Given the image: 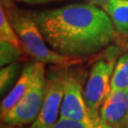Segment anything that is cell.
Returning <instances> with one entry per match:
<instances>
[{"instance_id":"1","label":"cell","mask_w":128,"mask_h":128,"mask_svg":"<svg viewBox=\"0 0 128 128\" xmlns=\"http://www.w3.org/2000/svg\"><path fill=\"white\" fill-rule=\"evenodd\" d=\"M32 14L48 45L66 56L81 58L95 54L117 34L104 10L89 3L69 4Z\"/></svg>"},{"instance_id":"2","label":"cell","mask_w":128,"mask_h":128,"mask_svg":"<svg viewBox=\"0 0 128 128\" xmlns=\"http://www.w3.org/2000/svg\"><path fill=\"white\" fill-rule=\"evenodd\" d=\"M4 9L10 22L20 37L24 51L35 61L63 68L72 66L81 62V58L60 54L48 48L32 14L15 7L12 8V5H5Z\"/></svg>"},{"instance_id":"3","label":"cell","mask_w":128,"mask_h":128,"mask_svg":"<svg viewBox=\"0 0 128 128\" xmlns=\"http://www.w3.org/2000/svg\"><path fill=\"white\" fill-rule=\"evenodd\" d=\"M46 90L45 64L37 62L35 78L22 99L1 117L2 122L12 126L32 124L41 110Z\"/></svg>"},{"instance_id":"4","label":"cell","mask_w":128,"mask_h":128,"mask_svg":"<svg viewBox=\"0 0 128 128\" xmlns=\"http://www.w3.org/2000/svg\"><path fill=\"white\" fill-rule=\"evenodd\" d=\"M115 68V54L100 60L92 66L84 89V99L89 113L95 122H101L100 109L111 91V77Z\"/></svg>"},{"instance_id":"5","label":"cell","mask_w":128,"mask_h":128,"mask_svg":"<svg viewBox=\"0 0 128 128\" xmlns=\"http://www.w3.org/2000/svg\"><path fill=\"white\" fill-rule=\"evenodd\" d=\"M66 71L52 70L46 76V90L41 110L30 128H50L58 120L63 102Z\"/></svg>"},{"instance_id":"6","label":"cell","mask_w":128,"mask_h":128,"mask_svg":"<svg viewBox=\"0 0 128 128\" xmlns=\"http://www.w3.org/2000/svg\"><path fill=\"white\" fill-rule=\"evenodd\" d=\"M59 119H70L86 122H99L92 119L84 99L80 77L73 73H66L63 102Z\"/></svg>"},{"instance_id":"7","label":"cell","mask_w":128,"mask_h":128,"mask_svg":"<svg viewBox=\"0 0 128 128\" xmlns=\"http://www.w3.org/2000/svg\"><path fill=\"white\" fill-rule=\"evenodd\" d=\"M128 114V89L110 91L100 109V120L110 128H122Z\"/></svg>"},{"instance_id":"8","label":"cell","mask_w":128,"mask_h":128,"mask_svg":"<svg viewBox=\"0 0 128 128\" xmlns=\"http://www.w3.org/2000/svg\"><path fill=\"white\" fill-rule=\"evenodd\" d=\"M36 66L37 61H35L34 63H30L24 66L23 70L21 71V74L14 84L12 88L10 90L9 93L1 102V105H0L1 117L12 109L26 94V92L32 86V82L35 78Z\"/></svg>"},{"instance_id":"9","label":"cell","mask_w":128,"mask_h":128,"mask_svg":"<svg viewBox=\"0 0 128 128\" xmlns=\"http://www.w3.org/2000/svg\"><path fill=\"white\" fill-rule=\"evenodd\" d=\"M102 9L108 14L116 32L128 36V0H107Z\"/></svg>"},{"instance_id":"10","label":"cell","mask_w":128,"mask_h":128,"mask_svg":"<svg viewBox=\"0 0 128 128\" xmlns=\"http://www.w3.org/2000/svg\"><path fill=\"white\" fill-rule=\"evenodd\" d=\"M110 86L111 91L128 89V53L122 54L116 62Z\"/></svg>"},{"instance_id":"11","label":"cell","mask_w":128,"mask_h":128,"mask_svg":"<svg viewBox=\"0 0 128 128\" xmlns=\"http://www.w3.org/2000/svg\"><path fill=\"white\" fill-rule=\"evenodd\" d=\"M0 41L10 43L20 50L23 48L20 37L10 22L3 5H1L0 9Z\"/></svg>"},{"instance_id":"12","label":"cell","mask_w":128,"mask_h":128,"mask_svg":"<svg viewBox=\"0 0 128 128\" xmlns=\"http://www.w3.org/2000/svg\"><path fill=\"white\" fill-rule=\"evenodd\" d=\"M20 71V66L18 63L14 62L4 66H1L0 69V93L1 96L7 93V91L14 84V81L18 76Z\"/></svg>"},{"instance_id":"13","label":"cell","mask_w":128,"mask_h":128,"mask_svg":"<svg viewBox=\"0 0 128 128\" xmlns=\"http://www.w3.org/2000/svg\"><path fill=\"white\" fill-rule=\"evenodd\" d=\"M21 50L5 41H0V64L4 66L14 63L20 58Z\"/></svg>"},{"instance_id":"14","label":"cell","mask_w":128,"mask_h":128,"mask_svg":"<svg viewBox=\"0 0 128 128\" xmlns=\"http://www.w3.org/2000/svg\"><path fill=\"white\" fill-rule=\"evenodd\" d=\"M50 128H110L102 122H86L70 119H58V120Z\"/></svg>"},{"instance_id":"15","label":"cell","mask_w":128,"mask_h":128,"mask_svg":"<svg viewBox=\"0 0 128 128\" xmlns=\"http://www.w3.org/2000/svg\"><path fill=\"white\" fill-rule=\"evenodd\" d=\"M14 1L17 2V3H24V4L28 5H42L51 3V2H56V1H62V0H14Z\"/></svg>"},{"instance_id":"16","label":"cell","mask_w":128,"mask_h":128,"mask_svg":"<svg viewBox=\"0 0 128 128\" xmlns=\"http://www.w3.org/2000/svg\"><path fill=\"white\" fill-rule=\"evenodd\" d=\"M86 1L87 3H89V4H92L94 5V6H97V7L102 8L107 0H86Z\"/></svg>"},{"instance_id":"17","label":"cell","mask_w":128,"mask_h":128,"mask_svg":"<svg viewBox=\"0 0 128 128\" xmlns=\"http://www.w3.org/2000/svg\"><path fill=\"white\" fill-rule=\"evenodd\" d=\"M122 128H128V114H127V116H126L125 120H124V124H122Z\"/></svg>"},{"instance_id":"18","label":"cell","mask_w":128,"mask_h":128,"mask_svg":"<svg viewBox=\"0 0 128 128\" xmlns=\"http://www.w3.org/2000/svg\"><path fill=\"white\" fill-rule=\"evenodd\" d=\"M126 46H127V48H128V40H127V43H126Z\"/></svg>"}]
</instances>
